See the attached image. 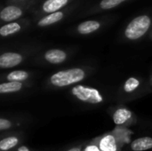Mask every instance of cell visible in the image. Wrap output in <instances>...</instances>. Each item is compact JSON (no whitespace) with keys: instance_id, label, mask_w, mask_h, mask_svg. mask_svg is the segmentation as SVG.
<instances>
[{"instance_id":"8","label":"cell","mask_w":152,"mask_h":151,"mask_svg":"<svg viewBox=\"0 0 152 151\" xmlns=\"http://www.w3.org/2000/svg\"><path fill=\"white\" fill-rule=\"evenodd\" d=\"M134 115L131 110L126 108H118L113 113L112 118L113 122L117 125H126L132 118Z\"/></svg>"},{"instance_id":"20","label":"cell","mask_w":152,"mask_h":151,"mask_svg":"<svg viewBox=\"0 0 152 151\" xmlns=\"http://www.w3.org/2000/svg\"><path fill=\"white\" fill-rule=\"evenodd\" d=\"M85 151H101V150H100V149L97 147V145H96V144H92V145H88V146L86 148Z\"/></svg>"},{"instance_id":"18","label":"cell","mask_w":152,"mask_h":151,"mask_svg":"<svg viewBox=\"0 0 152 151\" xmlns=\"http://www.w3.org/2000/svg\"><path fill=\"white\" fill-rule=\"evenodd\" d=\"M126 1V0H102L99 5L100 8L102 10H110L118 6L119 4H121Z\"/></svg>"},{"instance_id":"7","label":"cell","mask_w":152,"mask_h":151,"mask_svg":"<svg viewBox=\"0 0 152 151\" xmlns=\"http://www.w3.org/2000/svg\"><path fill=\"white\" fill-rule=\"evenodd\" d=\"M68 58L67 53L61 49H50L44 54V59L50 64H61L63 63Z\"/></svg>"},{"instance_id":"9","label":"cell","mask_w":152,"mask_h":151,"mask_svg":"<svg viewBox=\"0 0 152 151\" xmlns=\"http://www.w3.org/2000/svg\"><path fill=\"white\" fill-rule=\"evenodd\" d=\"M151 149L152 138L150 136L135 139L131 143V150L133 151H146Z\"/></svg>"},{"instance_id":"4","label":"cell","mask_w":152,"mask_h":151,"mask_svg":"<svg viewBox=\"0 0 152 151\" xmlns=\"http://www.w3.org/2000/svg\"><path fill=\"white\" fill-rule=\"evenodd\" d=\"M23 56L15 52H6L0 55V68L3 69H11L20 65L23 61Z\"/></svg>"},{"instance_id":"13","label":"cell","mask_w":152,"mask_h":151,"mask_svg":"<svg viewBox=\"0 0 152 151\" xmlns=\"http://www.w3.org/2000/svg\"><path fill=\"white\" fill-rule=\"evenodd\" d=\"M63 17H64V13L62 12H60V11L53 12V13H49L45 17L39 20L37 22V25L39 27H47V26H50L52 24L59 22L60 20H61L63 19Z\"/></svg>"},{"instance_id":"17","label":"cell","mask_w":152,"mask_h":151,"mask_svg":"<svg viewBox=\"0 0 152 151\" xmlns=\"http://www.w3.org/2000/svg\"><path fill=\"white\" fill-rule=\"evenodd\" d=\"M20 142V139L17 136H9L0 141V150L9 151L16 147Z\"/></svg>"},{"instance_id":"1","label":"cell","mask_w":152,"mask_h":151,"mask_svg":"<svg viewBox=\"0 0 152 151\" xmlns=\"http://www.w3.org/2000/svg\"><path fill=\"white\" fill-rule=\"evenodd\" d=\"M86 77V71L81 68H72L60 70L49 77V83L56 88H62L72 85H77Z\"/></svg>"},{"instance_id":"22","label":"cell","mask_w":152,"mask_h":151,"mask_svg":"<svg viewBox=\"0 0 152 151\" xmlns=\"http://www.w3.org/2000/svg\"><path fill=\"white\" fill-rule=\"evenodd\" d=\"M17 151H30V150L27 147V146H20Z\"/></svg>"},{"instance_id":"3","label":"cell","mask_w":152,"mask_h":151,"mask_svg":"<svg viewBox=\"0 0 152 151\" xmlns=\"http://www.w3.org/2000/svg\"><path fill=\"white\" fill-rule=\"evenodd\" d=\"M151 18L146 14L140 15L133 19L125 29V36L131 41L138 40L142 37L150 29Z\"/></svg>"},{"instance_id":"21","label":"cell","mask_w":152,"mask_h":151,"mask_svg":"<svg viewBox=\"0 0 152 151\" xmlns=\"http://www.w3.org/2000/svg\"><path fill=\"white\" fill-rule=\"evenodd\" d=\"M67 151H83L82 150V146H77V147H73Z\"/></svg>"},{"instance_id":"23","label":"cell","mask_w":152,"mask_h":151,"mask_svg":"<svg viewBox=\"0 0 152 151\" xmlns=\"http://www.w3.org/2000/svg\"><path fill=\"white\" fill-rule=\"evenodd\" d=\"M151 82H152V79H151Z\"/></svg>"},{"instance_id":"16","label":"cell","mask_w":152,"mask_h":151,"mask_svg":"<svg viewBox=\"0 0 152 151\" xmlns=\"http://www.w3.org/2000/svg\"><path fill=\"white\" fill-rule=\"evenodd\" d=\"M141 80L135 77H128L123 85V90L126 93H134L140 86H141Z\"/></svg>"},{"instance_id":"10","label":"cell","mask_w":152,"mask_h":151,"mask_svg":"<svg viewBox=\"0 0 152 151\" xmlns=\"http://www.w3.org/2000/svg\"><path fill=\"white\" fill-rule=\"evenodd\" d=\"M68 4L69 0H46L42 5V10L49 14L59 12L60 9L66 6Z\"/></svg>"},{"instance_id":"14","label":"cell","mask_w":152,"mask_h":151,"mask_svg":"<svg viewBox=\"0 0 152 151\" xmlns=\"http://www.w3.org/2000/svg\"><path fill=\"white\" fill-rule=\"evenodd\" d=\"M30 75L26 70H12L5 76V79L10 82L23 83L29 78Z\"/></svg>"},{"instance_id":"5","label":"cell","mask_w":152,"mask_h":151,"mask_svg":"<svg viewBox=\"0 0 152 151\" xmlns=\"http://www.w3.org/2000/svg\"><path fill=\"white\" fill-rule=\"evenodd\" d=\"M23 14V10L16 5H8L2 9L0 19L6 22H14L15 20L20 18Z\"/></svg>"},{"instance_id":"6","label":"cell","mask_w":152,"mask_h":151,"mask_svg":"<svg viewBox=\"0 0 152 151\" xmlns=\"http://www.w3.org/2000/svg\"><path fill=\"white\" fill-rule=\"evenodd\" d=\"M97 147L101 151H118V146L116 137L108 133L98 139Z\"/></svg>"},{"instance_id":"2","label":"cell","mask_w":152,"mask_h":151,"mask_svg":"<svg viewBox=\"0 0 152 151\" xmlns=\"http://www.w3.org/2000/svg\"><path fill=\"white\" fill-rule=\"evenodd\" d=\"M70 93L79 101L87 104L97 105L104 101V98L102 93L98 89L88 85L77 84L71 88Z\"/></svg>"},{"instance_id":"15","label":"cell","mask_w":152,"mask_h":151,"mask_svg":"<svg viewBox=\"0 0 152 151\" xmlns=\"http://www.w3.org/2000/svg\"><path fill=\"white\" fill-rule=\"evenodd\" d=\"M21 30V26L18 22H9L0 28V36L3 37L16 34Z\"/></svg>"},{"instance_id":"12","label":"cell","mask_w":152,"mask_h":151,"mask_svg":"<svg viewBox=\"0 0 152 151\" xmlns=\"http://www.w3.org/2000/svg\"><path fill=\"white\" fill-rule=\"evenodd\" d=\"M24 87V84L20 82H10L6 81L0 84V93L2 94H8V93H18L22 90Z\"/></svg>"},{"instance_id":"19","label":"cell","mask_w":152,"mask_h":151,"mask_svg":"<svg viewBox=\"0 0 152 151\" xmlns=\"http://www.w3.org/2000/svg\"><path fill=\"white\" fill-rule=\"evenodd\" d=\"M12 123L9 119L4 118V117L0 118V131L1 132L7 131L10 128H12Z\"/></svg>"},{"instance_id":"11","label":"cell","mask_w":152,"mask_h":151,"mask_svg":"<svg viewBox=\"0 0 152 151\" xmlns=\"http://www.w3.org/2000/svg\"><path fill=\"white\" fill-rule=\"evenodd\" d=\"M101 28V23L97 20H86L81 22L77 28V30L81 35H89L91 33H94L97 31Z\"/></svg>"}]
</instances>
